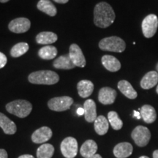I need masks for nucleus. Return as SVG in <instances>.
I'll return each mask as SVG.
<instances>
[{
	"label": "nucleus",
	"instance_id": "5701e85b",
	"mask_svg": "<svg viewBox=\"0 0 158 158\" xmlns=\"http://www.w3.org/2000/svg\"><path fill=\"white\" fill-rule=\"evenodd\" d=\"M58 39L56 34L51 31H43L36 37V42L41 45H49L56 42Z\"/></svg>",
	"mask_w": 158,
	"mask_h": 158
},
{
	"label": "nucleus",
	"instance_id": "f3484780",
	"mask_svg": "<svg viewBox=\"0 0 158 158\" xmlns=\"http://www.w3.org/2000/svg\"><path fill=\"white\" fill-rule=\"evenodd\" d=\"M77 89H78V94L81 98H88L93 92L94 84L89 80H82L77 84Z\"/></svg>",
	"mask_w": 158,
	"mask_h": 158
},
{
	"label": "nucleus",
	"instance_id": "412c9836",
	"mask_svg": "<svg viewBox=\"0 0 158 158\" xmlns=\"http://www.w3.org/2000/svg\"><path fill=\"white\" fill-rule=\"evenodd\" d=\"M118 89L127 98L134 100L137 98V92L134 89L131 84L126 80H122L118 83Z\"/></svg>",
	"mask_w": 158,
	"mask_h": 158
},
{
	"label": "nucleus",
	"instance_id": "a19ab883",
	"mask_svg": "<svg viewBox=\"0 0 158 158\" xmlns=\"http://www.w3.org/2000/svg\"><path fill=\"white\" fill-rule=\"evenodd\" d=\"M156 92H157V93L158 94V85H157V89H156Z\"/></svg>",
	"mask_w": 158,
	"mask_h": 158
},
{
	"label": "nucleus",
	"instance_id": "39448f33",
	"mask_svg": "<svg viewBox=\"0 0 158 158\" xmlns=\"http://www.w3.org/2000/svg\"><path fill=\"white\" fill-rule=\"evenodd\" d=\"M142 31L146 38H151L156 34L158 28V18L155 14H149L144 18L141 24Z\"/></svg>",
	"mask_w": 158,
	"mask_h": 158
},
{
	"label": "nucleus",
	"instance_id": "a878e982",
	"mask_svg": "<svg viewBox=\"0 0 158 158\" xmlns=\"http://www.w3.org/2000/svg\"><path fill=\"white\" fill-rule=\"evenodd\" d=\"M57 49L56 47L53 45H46L40 49L38 51V55L41 59H45V60H50V59H54L56 56Z\"/></svg>",
	"mask_w": 158,
	"mask_h": 158
},
{
	"label": "nucleus",
	"instance_id": "dca6fc26",
	"mask_svg": "<svg viewBox=\"0 0 158 158\" xmlns=\"http://www.w3.org/2000/svg\"><path fill=\"white\" fill-rule=\"evenodd\" d=\"M101 61L104 68L110 72H117L121 69V62L115 56L104 55L102 57Z\"/></svg>",
	"mask_w": 158,
	"mask_h": 158
},
{
	"label": "nucleus",
	"instance_id": "ea45409f",
	"mask_svg": "<svg viewBox=\"0 0 158 158\" xmlns=\"http://www.w3.org/2000/svg\"><path fill=\"white\" fill-rule=\"evenodd\" d=\"M139 158H149V157H147V156H141V157H139Z\"/></svg>",
	"mask_w": 158,
	"mask_h": 158
},
{
	"label": "nucleus",
	"instance_id": "f03ea898",
	"mask_svg": "<svg viewBox=\"0 0 158 158\" xmlns=\"http://www.w3.org/2000/svg\"><path fill=\"white\" fill-rule=\"evenodd\" d=\"M29 81L34 84L53 85L58 83L59 76L51 70H40L31 73L28 77Z\"/></svg>",
	"mask_w": 158,
	"mask_h": 158
},
{
	"label": "nucleus",
	"instance_id": "c756f323",
	"mask_svg": "<svg viewBox=\"0 0 158 158\" xmlns=\"http://www.w3.org/2000/svg\"><path fill=\"white\" fill-rule=\"evenodd\" d=\"M7 56H6L3 53L0 52V69L3 68L5 66L6 64H7Z\"/></svg>",
	"mask_w": 158,
	"mask_h": 158
},
{
	"label": "nucleus",
	"instance_id": "c9c22d12",
	"mask_svg": "<svg viewBox=\"0 0 158 158\" xmlns=\"http://www.w3.org/2000/svg\"><path fill=\"white\" fill-rule=\"evenodd\" d=\"M153 158H158V150H155L153 153Z\"/></svg>",
	"mask_w": 158,
	"mask_h": 158
},
{
	"label": "nucleus",
	"instance_id": "423d86ee",
	"mask_svg": "<svg viewBox=\"0 0 158 158\" xmlns=\"http://www.w3.org/2000/svg\"><path fill=\"white\" fill-rule=\"evenodd\" d=\"M73 103V100L72 98L68 96H63L51 99L48 102V106L51 110L60 112L70 109Z\"/></svg>",
	"mask_w": 158,
	"mask_h": 158
},
{
	"label": "nucleus",
	"instance_id": "c85d7f7f",
	"mask_svg": "<svg viewBox=\"0 0 158 158\" xmlns=\"http://www.w3.org/2000/svg\"><path fill=\"white\" fill-rule=\"evenodd\" d=\"M108 120L112 128L115 130H120L123 126V122L118 117V114L116 111H110L108 114Z\"/></svg>",
	"mask_w": 158,
	"mask_h": 158
},
{
	"label": "nucleus",
	"instance_id": "bb28decb",
	"mask_svg": "<svg viewBox=\"0 0 158 158\" xmlns=\"http://www.w3.org/2000/svg\"><path fill=\"white\" fill-rule=\"evenodd\" d=\"M54 153V147L50 143H45L37 149V158H51Z\"/></svg>",
	"mask_w": 158,
	"mask_h": 158
},
{
	"label": "nucleus",
	"instance_id": "f8f14e48",
	"mask_svg": "<svg viewBox=\"0 0 158 158\" xmlns=\"http://www.w3.org/2000/svg\"><path fill=\"white\" fill-rule=\"evenodd\" d=\"M52 137V130L48 127H42L33 133L31 140L35 143H43Z\"/></svg>",
	"mask_w": 158,
	"mask_h": 158
},
{
	"label": "nucleus",
	"instance_id": "72a5a7b5",
	"mask_svg": "<svg viewBox=\"0 0 158 158\" xmlns=\"http://www.w3.org/2000/svg\"><path fill=\"white\" fill-rule=\"evenodd\" d=\"M54 2H56L57 3H59V4H65L67 2H68L69 0H54Z\"/></svg>",
	"mask_w": 158,
	"mask_h": 158
},
{
	"label": "nucleus",
	"instance_id": "9d476101",
	"mask_svg": "<svg viewBox=\"0 0 158 158\" xmlns=\"http://www.w3.org/2000/svg\"><path fill=\"white\" fill-rule=\"evenodd\" d=\"M69 56H70L73 63L76 65V67L84 68L86 66V59H85L81 49L80 48V47L78 45L74 43V44L70 45Z\"/></svg>",
	"mask_w": 158,
	"mask_h": 158
},
{
	"label": "nucleus",
	"instance_id": "20e7f679",
	"mask_svg": "<svg viewBox=\"0 0 158 158\" xmlns=\"http://www.w3.org/2000/svg\"><path fill=\"white\" fill-rule=\"evenodd\" d=\"M99 48L105 51L122 53L125 50L126 43L121 37L111 36L102 39L99 43Z\"/></svg>",
	"mask_w": 158,
	"mask_h": 158
},
{
	"label": "nucleus",
	"instance_id": "7ed1b4c3",
	"mask_svg": "<svg viewBox=\"0 0 158 158\" xmlns=\"http://www.w3.org/2000/svg\"><path fill=\"white\" fill-rule=\"evenodd\" d=\"M6 110L18 117L25 118L30 114L32 105L27 100H17L6 105Z\"/></svg>",
	"mask_w": 158,
	"mask_h": 158
},
{
	"label": "nucleus",
	"instance_id": "6e6552de",
	"mask_svg": "<svg viewBox=\"0 0 158 158\" xmlns=\"http://www.w3.org/2000/svg\"><path fill=\"white\" fill-rule=\"evenodd\" d=\"M61 152L64 157L74 158L78 153V142L76 138L68 137L61 143Z\"/></svg>",
	"mask_w": 158,
	"mask_h": 158
},
{
	"label": "nucleus",
	"instance_id": "4c0bfd02",
	"mask_svg": "<svg viewBox=\"0 0 158 158\" xmlns=\"http://www.w3.org/2000/svg\"><path fill=\"white\" fill-rule=\"evenodd\" d=\"M8 1H10V0H0V2L5 3V2H7Z\"/></svg>",
	"mask_w": 158,
	"mask_h": 158
},
{
	"label": "nucleus",
	"instance_id": "aec40b11",
	"mask_svg": "<svg viewBox=\"0 0 158 158\" xmlns=\"http://www.w3.org/2000/svg\"><path fill=\"white\" fill-rule=\"evenodd\" d=\"M97 151H98V145L93 140H87L85 141L80 149L81 155L85 158L92 157V156L96 155Z\"/></svg>",
	"mask_w": 158,
	"mask_h": 158
},
{
	"label": "nucleus",
	"instance_id": "393cba45",
	"mask_svg": "<svg viewBox=\"0 0 158 158\" xmlns=\"http://www.w3.org/2000/svg\"><path fill=\"white\" fill-rule=\"evenodd\" d=\"M94 122V130L98 135H103L107 133L109 124H108V120L104 116H98Z\"/></svg>",
	"mask_w": 158,
	"mask_h": 158
},
{
	"label": "nucleus",
	"instance_id": "0eeeda50",
	"mask_svg": "<svg viewBox=\"0 0 158 158\" xmlns=\"http://www.w3.org/2000/svg\"><path fill=\"white\" fill-rule=\"evenodd\" d=\"M131 136L138 147H144L147 146L150 141L151 133L147 127L140 125L133 130Z\"/></svg>",
	"mask_w": 158,
	"mask_h": 158
},
{
	"label": "nucleus",
	"instance_id": "4be33fe9",
	"mask_svg": "<svg viewBox=\"0 0 158 158\" xmlns=\"http://www.w3.org/2000/svg\"><path fill=\"white\" fill-rule=\"evenodd\" d=\"M53 65L55 68L63 69V70H71L76 67L68 54L58 57L54 60Z\"/></svg>",
	"mask_w": 158,
	"mask_h": 158
},
{
	"label": "nucleus",
	"instance_id": "f704fd0d",
	"mask_svg": "<svg viewBox=\"0 0 158 158\" xmlns=\"http://www.w3.org/2000/svg\"><path fill=\"white\" fill-rule=\"evenodd\" d=\"M19 158H35V157H33L32 155H23L20 156Z\"/></svg>",
	"mask_w": 158,
	"mask_h": 158
},
{
	"label": "nucleus",
	"instance_id": "7c9ffc66",
	"mask_svg": "<svg viewBox=\"0 0 158 158\" xmlns=\"http://www.w3.org/2000/svg\"><path fill=\"white\" fill-rule=\"evenodd\" d=\"M0 158H8L6 150L3 149H0Z\"/></svg>",
	"mask_w": 158,
	"mask_h": 158
},
{
	"label": "nucleus",
	"instance_id": "473e14b6",
	"mask_svg": "<svg viewBox=\"0 0 158 158\" xmlns=\"http://www.w3.org/2000/svg\"><path fill=\"white\" fill-rule=\"evenodd\" d=\"M134 113V117H135L137 119H140V118H141V114H140V111L138 112L137 110H134L133 111Z\"/></svg>",
	"mask_w": 158,
	"mask_h": 158
},
{
	"label": "nucleus",
	"instance_id": "cd10ccee",
	"mask_svg": "<svg viewBox=\"0 0 158 158\" xmlns=\"http://www.w3.org/2000/svg\"><path fill=\"white\" fill-rule=\"evenodd\" d=\"M29 45L27 43H19L15 44L10 50V55L13 57L21 56L29 50Z\"/></svg>",
	"mask_w": 158,
	"mask_h": 158
},
{
	"label": "nucleus",
	"instance_id": "b1692460",
	"mask_svg": "<svg viewBox=\"0 0 158 158\" xmlns=\"http://www.w3.org/2000/svg\"><path fill=\"white\" fill-rule=\"evenodd\" d=\"M37 9L43 12L50 16H55L57 13V10L50 0H40L37 3Z\"/></svg>",
	"mask_w": 158,
	"mask_h": 158
},
{
	"label": "nucleus",
	"instance_id": "1a4fd4ad",
	"mask_svg": "<svg viewBox=\"0 0 158 158\" xmlns=\"http://www.w3.org/2000/svg\"><path fill=\"white\" fill-rule=\"evenodd\" d=\"M31 27V22L28 19L26 18H18L13 19L10 22L8 28L12 32L20 34L25 33L29 30Z\"/></svg>",
	"mask_w": 158,
	"mask_h": 158
},
{
	"label": "nucleus",
	"instance_id": "4468645a",
	"mask_svg": "<svg viewBox=\"0 0 158 158\" xmlns=\"http://www.w3.org/2000/svg\"><path fill=\"white\" fill-rule=\"evenodd\" d=\"M133 146L127 142H122L115 146L114 149V155L117 158H126L133 153Z\"/></svg>",
	"mask_w": 158,
	"mask_h": 158
},
{
	"label": "nucleus",
	"instance_id": "2eb2a0df",
	"mask_svg": "<svg viewBox=\"0 0 158 158\" xmlns=\"http://www.w3.org/2000/svg\"><path fill=\"white\" fill-rule=\"evenodd\" d=\"M84 116L86 121L88 122H93L98 117L97 116L96 104L94 100L89 99L86 100L84 104Z\"/></svg>",
	"mask_w": 158,
	"mask_h": 158
},
{
	"label": "nucleus",
	"instance_id": "6ab92c4d",
	"mask_svg": "<svg viewBox=\"0 0 158 158\" xmlns=\"http://www.w3.org/2000/svg\"><path fill=\"white\" fill-rule=\"evenodd\" d=\"M0 127L7 135H13L17 130L15 124L2 113H0Z\"/></svg>",
	"mask_w": 158,
	"mask_h": 158
},
{
	"label": "nucleus",
	"instance_id": "ddd939ff",
	"mask_svg": "<svg viewBox=\"0 0 158 158\" xmlns=\"http://www.w3.org/2000/svg\"><path fill=\"white\" fill-rule=\"evenodd\" d=\"M158 83V73L157 71H150L144 75L142 78L141 86L143 89H149L155 87Z\"/></svg>",
	"mask_w": 158,
	"mask_h": 158
},
{
	"label": "nucleus",
	"instance_id": "a211bd4d",
	"mask_svg": "<svg viewBox=\"0 0 158 158\" xmlns=\"http://www.w3.org/2000/svg\"><path fill=\"white\" fill-rule=\"evenodd\" d=\"M140 114L143 121L147 124L153 123L157 118L156 110L153 106L150 105H144L140 108Z\"/></svg>",
	"mask_w": 158,
	"mask_h": 158
},
{
	"label": "nucleus",
	"instance_id": "9b49d317",
	"mask_svg": "<svg viewBox=\"0 0 158 158\" xmlns=\"http://www.w3.org/2000/svg\"><path fill=\"white\" fill-rule=\"evenodd\" d=\"M116 95V90L110 87H103L99 91L98 100L103 105H110L115 102Z\"/></svg>",
	"mask_w": 158,
	"mask_h": 158
},
{
	"label": "nucleus",
	"instance_id": "58836bf2",
	"mask_svg": "<svg viewBox=\"0 0 158 158\" xmlns=\"http://www.w3.org/2000/svg\"><path fill=\"white\" fill-rule=\"evenodd\" d=\"M156 70H157V72L158 73V62H157V64H156Z\"/></svg>",
	"mask_w": 158,
	"mask_h": 158
},
{
	"label": "nucleus",
	"instance_id": "e433bc0d",
	"mask_svg": "<svg viewBox=\"0 0 158 158\" xmlns=\"http://www.w3.org/2000/svg\"><path fill=\"white\" fill-rule=\"evenodd\" d=\"M90 158H102V157L100 155H98V154H96V155L92 156V157H90Z\"/></svg>",
	"mask_w": 158,
	"mask_h": 158
},
{
	"label": "nucleus",
	"instance_id": "f257e3e1",
	"mask_svg": "<svg viewBox=\"0 0 158 158\" xmlns=\"http://www.w3.org/2000/svg\"><path fill=\"white\" fill-rule=\"evenodd\" d=\"M116 15L109 4L102 2L97 4L94 9V23L100 28H107L114 22Z\"/></svg>",
	"mask_w": 158,
	"mask_h": 158
},
{
	"label": "nucleus",
	"instance_id": "2f4dec72",
	"mask_svg": "<svg viewBox=\"0 0 158 158\" xmlns=\"http://www.w3.org/2000/svg\"><path fill=\"white\" fill-rule=\"evenodd\" d=\"M77 114H78V116L84 115V108H78V109H77Z\"/></svg>",
	"mask_w": 158,
	"mask_h": 158
}]
</instances>
